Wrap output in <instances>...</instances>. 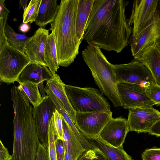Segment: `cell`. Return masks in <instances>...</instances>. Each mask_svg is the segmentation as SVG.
Masks as SVG:
<instances>
[{
    "label": "cell",
    "mask_w": 160,
    "mask_h": 160,
    "mask_svg": "<svg viewBox=\"0 0 160 160\" xmlns=\"http://www.w3.org/2000/svg\"><path fill=\"white\" fill-rule=\"evenodd\" d=\"M57 138L53 114L49 121L48 126V143L47 147L48 160H58L56 148V141Z\"/></svg>",
    "instance_id": "cell-27"
},
{
    "label": "cell",
    "mask_w": 160,
    "mask_h": 160,
    "mask_svg": "<svg viewBox=\"0 0 160 160\" xmlns=\"http://www.w3.org/2000/svg\"><path fill=\"white\" fill-rule=\"evenodd\" d=\"M128 120L122 117L111 118L102 130L98 136L107 144L116 148H122L129 132Z\"/></svg>",
    "instance_id": "cell-13"
},
{
    "label": "cell",
    "mask_w": 160,
    "mask_h": 160,
    "mask_svg": "<svg viewBox=\"0 0 160 160\" xmlns=\"http://www.w3.org/2000/svg\"><path fill=\"white\" fill-rule=\"evenodd\" d=\"M53 78L47 81L46 86L50 90L60 102L63 108L75 124L76 112L73 109L67 96L65 84L59 75L56 73Z\"/></svg>",
    "instance_id": "cell-18"
},
{
    "label": "cell",
    "mask_w": 160,
    "mask_h": 160,
    "mask_svg": "<svg viewBox=\"0 0 160 160\" xmlns=\"http://www.w3.org/2000/svg\"><path fill=\"white\" fill-rule=\"evenodd\" d=\"M30 61L24 52L18 50L9 44L0 52V79L8 84L18 79Z\"/></svg>",
    "instance_id": "cell-6"
},
{
    "label": "cell",
    "mask_w": 160,
    "mask_h": 160,
    "mask_svg": "<svg viewBox=\"0 0 160 160\" xmlns=\"http://www.w3.org/2000/svg\"><path fill=\"white\" fill-rule=\"evenodd\" d=\"M158 40H160V37L159 38Z\"/></svg>",
    "instance_id": "cell-41"
},
{
    "label": "cell",
    "mask_w": 160,
    "mask_h": 160,
    "mask_svg": "<svg viewBox=\"0 0 160 160\" xmlns=\"http://www.w3.org/2000/svg\"><path fill=\"white\" fill-rule=\"evenodd\" d=\"M56 148L58 160H63L65 152L63 141L57 139L56 141Z\"/></svg>",
    "instance_id": "cell-34"
},
{
    "label": "cell",
    "mask_w": 160,
    "mask_h": 160,
    "mask_svg": "<svg viewBox=\"0 0 160 160\" xmlns=\"http://www.w3.org/2000/svg\"><path fill=\"white\" fill-rule=\"evenodd\" d=\"M62 118V115L56 109L54 113V120L58 136L57 139L63 140Z\"/></svg>",
    "instance_id": "cell-32"
},
{
    "label": "cell",
    "mask_w": 160,
    "mask_h": 160,
    "mask_svg": "<svg viewBox=\"0 0 160 160\" xmlns=\"http://www.w3.org/2000/svg\"><path fill=\"white\" fill-rule=\"evenodd\" d=\"M117 86L122 107L125 109L152 107L156 105L147 96L146 88L139 84L124 82H118Z\"/></svg>",
    "instance_id": "cell-9"
},
{
    "label": "cell",
    "mask_w": 160,
    "mask_h": 160,
    "mask_svg": "<svg viewBox=\"0 0 160 160\" xmlns=\"http://www.w3.org/2000/svg\"><path fill=\"white\" fill-rule=\"evenodd\" d=\"M42 0H31L23 10V23H30L34 22L38 15Z\"/></svg>",
    "instance_id": "cell-29"
},
{
    "label": "cell",
    "mask_w": 160,
    "mask_h": 160,
    "mask_svg": "<svg viewBox=\"0 0 160 160\" xmlns=\"http://www.w3.org/2000/svg\"><path fill=\"white\" fill-rule=\"evenodd\" d=\"M88 44L81 55L96 84L101 93L110 100L114 107H122L113 64L107 60L100 48L91 43Z\"/></svg>",
    "instance_id": "cell-3"
},
{
    "label": "cell",
    "mask_w": 160,
    "mask_h": 160,
    "mask_svg": "<svg viewBox=\"0 0 160 160\" xmlns=\"http://www.w3.org/2000/svg\"><path fill=\"white\" fill-rule=\"evenodd\" d=\"M151 72L156 84L160 86V49L156 43L134 57Z\"/></svg>",
    "instance_id": "cell-17"
},
{
    "label": "cell",
    "mask_w": 160,
    "mask_h": 160,
    "mask_svg": "<svg viewBox=\"0 0 160 160\" xmlns=\"http://www.w3.org/2000/svg\"><path fill=\"white\" fill-rule=\"evenodd\" d=\"M13 142L11 160H37L40 144L34 121L26 116L13 119Z\"/></svg>",
    "instance_id": "cell-4"
},
{
    "label": "cell",
    "mask_w": 160,
    "mask_h": 160,
    "mask_svg": "<svg viewBox=\"0 0 160 160\" xmlns=\"http://www.w3.org/2000/svg\"><path fill=\"white\" fill-rule=\"evenodd\" d=\"M78 160H108L106 156L98 148L85 150Z\"/></svg>",
    "instance_id": "cell-30"
},
{
    "label": "cell",
    "mask_w": 160,
    "mask_h": 160,
    "mask_svg": "<svg viewBox=\"0 0 160 160\" xmlns=\"http://www.w3.org/2000/svg\"><path fill=\"white\" fill-rule=\"evenodd\" d=\"M94 0H79L76 19V30L78 38L83 40L85 27L91 11Z\"/></svg>",
    "instance_id": "cell-22"
},
{
    "label": "cell",
    "mask_w": 160,
    "mask_h": 160,
    "mask_svg": "<svg viewBox=\"0 0 160 160\" xmlns=\"http://www.w3.org/2000/svg\"><path fill=\"white\" fill-rule=\"evenodd\" d=\"M93 145L98 148L108 160H133L122 148H116L106 143L98 136H84Z\"/></svg>",
    "instance_id": "cell-20"
},
{
    "label": "cell",
    "mask_w": 160,
    "mask_h": 160,
    "mask_svg": "<svg viewBox=\"0 0 160 160\" xmlns=\"http://www.w3.org/2000/svg\"><path fill=\"white\" fill-rule=\"evenodd\" d=\"M79 0H61L57 14L50 24L53 32L59 66L67 67L79 53L82 41L78 38L76 19Z\"/></svg>",
    "instance_id": "cell-2"
},
{
    "label": "cell",
    "mask_w": 160,
    "mask_h": 160,
    "mask_svg": "<svg viewBox=\"0 0 160 160\" xmlns=\"http://www.w3.org/2000/svg\"><path fill=\"white\" fill-rule=\"evenodd\" d=\"M19 84L18 87L23 90L33 107L38 106L42 101L43 99L39 91L37 84L30 82Z\"/></svg>",
    "instance_id": "cell-26"
},
{
    "label": "cell",
    "mask_w": 160,
    "mask_h": 160,
    "mask_svg": "<svg viewBox=\"0 0 160 160\" xmlns=\"http://www.w3.org/2000/svg\"><path fill=\"white\" fill-rule=\"evenodd\" d=\"M59 5L57 0H42L37 17L34 22L43 28L53 21L58 12Z\"/></svg>",
    "instance_id": "cell-21"
},
{
    "label": "cell",
    "mask_w": 160,
    "mask_h": 160,
    "mask_svg": "<svg viewBox=\"0 0 160 160\" xmlns=\"http://www.w3.org/2000/svg\"><path fill=\"white\" fill-rule=\"evenodd\" d=\"M143 160H160V148L146 149L142 155Z\"/></svg>",
    "instance_id": "cell-33"
},
{
    "label": "cell",
    "mask_w": 160,
    "mask_h": 160,
    "mask_svg": "<svg viewBox=\"0 0 160 160\" xmlns=\"http://www.w3.org/2000/svg\"><path fill=\"white\" fill-rule=\"evenodd\" d=\"M63 160H72L70 154L65 151Z\"/></svg>",
    "instance_id": "cell-40"
},
{
    "label": "cell",
    "mask_w": 160,
    "mask_h": 160,
    "mask_svg": "<svg viewBox=\"0 0 160 160\" xmlns=\"http://www.w3.org/2000/svg\"><path fill=\"white\" fill-rule=\"evenodd\" d=\"M62 119L65 151L70 154L72 160H78L86 150L77 138L62 116Z\"/></svg>",
    "instance_id": "cell-19"
},
{
    "label": "cell",
    "mask_w": 160,
    "mask_h": 160,
    "mask_svg": "<svg viewBox=\"0 0 160 160\" xmlns=\"http://www.w3.org/2000/svg\"><path fill=\"white\" fill-rule=\"evenodd\" d=\"M12 155L9 153L8 148L3 145L0 140V160H11Z\"/></svg>",
    "instance_id": "cell-35"
},
{
    "label": "cell",
    "mask_w": 160,
    "mask_h": 160,
    "mask_svg": "<svg viewBox=\"0 0 160 160\" xmlns=\"http://www.w3.org/2000/svg\"><path fill=\"white\" fill-rule=\"evenodd\" d=\"M5 33L9 44L14 48L24 52V49L32 38L26 36L25 33L18 34L6 23Z\"/></svg>",
    "instance_id": "cell-24"
},
{
    "label": "cell",
    "mask_w": 160,
    "mask_h": 160,
    "mask_svg": "<svg viewBox=\"0 0 160 160\" xmlns=\"http://www.w3.org/2000/svg\"><path fill=\"white\" fill-rule=\"evenodd\" d=\"M159 49H160V44L159 45Z\"/></svg>",
    "instance_id": "cell-42"
},
{
    "label": "cell",
    "mask_w": 160,
    "mask_h": 160,
    "mask_svg": "<svg viewBox=\"0 0 160 160\" xmlns=\"http://www.w3.org/2000/svg\"><path fill=\"white\" fill-rule=\"evenodd\" d=\"M113 66L118 82L136 84L145 88L156 83L149 69L136 59L126 64H113Z\"/></svg>",
    "instance_id": "cell-8"
},
{
    "label": "cell",
    "mask_w": 160,
    "mask_h": 160,
    "mask_svg": "<svg viewBox=\"0 0 160 160\" xmlns=\"http://www.w3.org/2000/svg\"><path fill=\"white\" fill-rule=\"evenodd\" d=\"M37 160H48L47 148L41 143L39 145Z\"/></svg>",
    "instance_id": "cell-36"
},
{
    "label": "cell",
    "mask_w": 160,
    "mask_h": 160,
    "mask_svg": "<svg viewBox=\"0 0 160 160\" xmlns=\"http://www.w3.org/2000/svg\"><path fill=\"white\" fill-rule=\"evenodd\" d=\"M45 57L46 62L53 76L59 68L57 50L53 32L49 34L46 42Z\"/></svg>",
    "instance_id": "cell-23"
},
{
    "label": "cell",
    "mask_w": 160,
    "mask_h": 160,
    "mask_svg": "<svg viewBox=\"0 0 160 160\" xmlns=\"http://www.w3.org/2000/svg\"><path fill=\"white\" fill-rule=\"evenodd\" d=\"M30 26L28 23H23L21 24L19 27V31L24 33L28 32L30 30Z\"/></svg>",
    "instance_id": "cell-38"
},
{
    "label": "cell",
    "mask_w": 160,
    "mask_h": 160,
    "mask_svg": "<svg viewBox=\"0 0 160 160\" xmlns=\"http://www.w3.org/2000/svg\"><path fill=\"white\" fill-rule=\"evenodd\" d=\"M158 2L157 0L134 1L131 16L128 19L129 25L133 26L129 42L137 38L159 15L157 11Z\"/></svg>",
    "instance_id": "cell-7"
},
{
    "label": "cell",
    "mask_w": 160,
    "mask_h": 160,
    "mask_svg": "<svg viewBox=\"0 0 160 160\" xmlns=\"http://www.w3.org/2000/svg\"><path fill=\"white\" fill-rule=\"evenodd\" d=\"M56 109L55 104L47 94L39 105L33 107V118L38 138L47 148L49 122Z\"/></svg>",
    "instance_id": "cell-12"
},
{
    "label": "cell",
    "mask_w": 160,
    "mask_h": 160,
    "mask_svg": "<svg viewBox=\"0 0 160 160\" xmlns=\"http://www.w3.org/2000/svg\"><path fill=\"white\" fill-rule=\"evenodd\" d=\"M128 3L125 0H94L83 40L108 51L121 52L132 33L125 13Z\"/></svg>",
    "instance_id": "cell-1"
},
{
    "label": "cell",
    "mask_w": 160,
    "mask_h": 160,
    "mask_svg": "<svg viewBox=\"0 0 160 160\" xmlns=\"http://www.w3.org/2000/svg\"><path fill=\"white\" fill-rule=\"evenodd\" d=\"M160 37V15L134 40L129 41L133 57L156 43Z\"/></svg>",
    "instance_id": "cell-16"
},
{
    "label": "cell",
    "mask_w": 160,
    "mask_h": 160,
    "mask_svg": "<svg viewBox=\"0 0 160 160\" xmlns=\"http://www.w3.org/2000/svg\"><path fill=\"white\" fill-rule=\"evenodd\" d=\"M45 88L47 94L50 97L55 104L57 109L67 122L77 138L80 142L83 141L85 140L84 136L76 127L58 98L50 90L46 87Z\"/></svg>",
    "instance_id": "cell-25"
},
{
    "label": "cell",
    "mask_w": 160,
    "mask_h": 160,
    "mask_svg": "<svg viewBox=\"0 0 160 160\" xmlns=\"http://www.w3.org/2000/svg\"><path fill=\"white\" fill-rule=\"evenodd\" d=\"M5 0H0V52L9 44L5 33V28L10 12L6 7Z\"/></svg>",
    "instance_id": "cell-28"
},
{
    "label": "cell",
    "mask_w": 160,
    "mask_h": 160,
    "mask_svg": "<svg viewBox=\"0 0 160 160\" xmlns=\"http://www.w3.org/2000/svg\"><path fill=\"white\" fill-rule=\"evenodd\" d=\"M65 88L69 101L75 112L111 111L107 100L98 89L66 84Z\"/></svg>",
    "instance_id": "cell-5"
},
{
    "label": "cell",
    "mask_w": 160,
    "mask_h": 160,
    "mask_svg": "<svg viewBox=\"0 0 160 160\" xmlns=\"http://www.w3.org/2000/svg\"><path fill=\"white\" fill-rule=\"evenodd\" d=\"M147 96L156 105H160V86L156 83L152 84L146 87Z\"/></svg>",
    "instance_id": "cell-31"
},
{
    "label": "cell",
    "mask_w": 160,
    "mask_h": 160,
    "mask_svg": "<svg viewBox=\"0 0 160 160\" xmlns=\"http://www.w3.org/2000/svg\"><path fill=\"white\" fill-rule=\"evenodd\" d=\"M112 117V112H76L75 125L84 136H98Z\"/></svg>",
    "instance_id": "cell-10"
},
{
    "label": "cell",
    "mask_w": 160,
    "mask_h": 160,
    "mask_svg": "<svg viewBox=\"0 0 160 160\" xmlns=\"http://www.w3.org/2000/svg\"><path fill=\"white\" fill-rule=\"evenodd\" d=\"M148 132L152 135L160 137V120L154 124Z\"/></svg>",
    "instance_id": "cell-37"
},
{
    "label": "cell",
    "mask_w": 160,
    "mask_h": 160,
    "mask_svg": "<svg viewBox=\"0 0 160 160\" xmlns=\"http://www.w3.org/2000/svg\"><path fill=\"white\" fill-rule=\"evenodd\" d=\"M50 30L39 28L24 49L30 63L48 67L45 57L46 45Z\"/></svg>",
    "instance_id": "cell-14"
},
{
    "label": "cell",
    "mask_w": 160,
    "mask_h": 160,
    "mask_svg": "<svg viewBox=\"0 0 160 160\" xmlns=\"http://www.w3.org/2000/svg\"><path fill=\"white\" fill-rule=\"evenodd\" d=\"M128 110L127 120L129 131L148 132L160 120V112L152 107H137Z\"/></svg>",
    "instance_id": "cell-11"
},
{
    "label": "cell",
    "mask_w": 160,
    "mask_h": 160,
    "mask_svg": "<svg viewBox=\"0 0 160 160\" xmlns=\"http://www.w3.org/2000/svg\"><path fill=\"white\" fill-rule=\"evenodd\" d=\"M48 67L34 63H30L22 72L16 81L19 83L30 82L37 84L43 99L45 95V81L53 78L54 76Z\"/></svg>",
    "instance_id": "cell-15"
},
{
    "label": "cell",
    "mask_w": 160,
    "mask_h": 160,
    "mask_svg": "<svg viewBox=\"0 0 160 160\" xmlns=\"http://www.w3.org/2000/svg\"><path fill=\"white\" fill-rule=\"evenodd\" d=\"M28 1V0H20L19 3L20 8L22 7L24 10L27 7Z\"/></svg>",
    "instance_id": "cell-39"
}]
</instances>
